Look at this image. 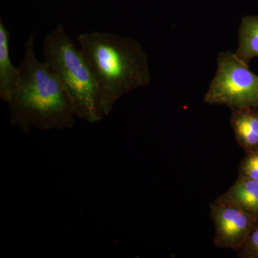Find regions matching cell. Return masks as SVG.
<instances>
[{
  "instance_id": "obj_1",
  "label": "cell",
  "mask_w": 258,
  "mask_h": 258,
  "mask_svg": "<svg viewBox=\"0 0 258 258\" xmlns=\"http://www.w3.org/2000/svg\"><path fill=\"white\" fill-rule=\"evenodd\" d=\"M20 77L8 105L10 124L25 134L32 128L70 130L76 116L74 107L52 71L37 60L35 35L25 42L24 58L19 66Z\"/></svg>"
},
{
  "instance_id": "obj_2",
  "label": "cell",
  "mask_w": 258,
  "mask_h": 258,
  "mask_svg": "<svg viewBox=\"0 0 258 258\" xmlns=\"http://www.w3.org/2000/svg\"><path fill=\"white\" fill-rule=\"evenodd\" d=\"M77 41L98 87L105 117L122 96L150 83L149 57L134 39L94 31L80 34Z\"/></svg>"
},
{
  "instance_id": "obj_3",
  "label": "cell",
  "mask_w": 258,
  "mask_h": 258,
  "mask_svg": "<svg viewBox=\"0 0 258 258\" xmlns=\"http://www.w3.org/2000/svg\"><path fill=\"white\" fill-rule=\"evenodd\" d=\"M42 55L74 107L76 117L96 123L104 115L98 87L81 49L67 35L62 24L45 37Z\"/></svg>"
},
{
  "instance_id": "obj_4",
  "label": "cell",
  "mask_w": 258,
  "mask_h": 258,
  "mask_svg": "<svg viewBox=\"0 0 258 258\" xmlns=\"http://www.w3.org/2000/svg\"><path fill=\"white\" fill-rule=\"evenodd\" d=\"M204 101L212 106H226L231 110L258 108V75L230 51L220 52L217 71Z\"/></svg>"
},
{
  "instance_id": "obj_5",
  "label": "cell",
  "mask_w": 258,
  "mask_h": 258,
  "mask_svg": "<svg viewBox=\"0 0 258 258\" xmlns=\"http://www.w3.org/2000/svg\"><path fill=\"white\" fill-rule=\"evenodd\" d=\"M210 212L215 225V245L239 252L257 225V219L235 207L215 202L210 204Z\"/></svg>"
},
{
  "instance_id": "obj_6",
  "label": "cell",
  "mask_w": 258,
  "mask_h": 258,
  "mask_svg": "<svg viewBox=\"0 0 258 258\" xmlns=\"http://www.w3.org/2000/svg\"><path fill=\"white\" fill-rule=\"evenodd\" d=\"M215 203L235 207L258 220V181L238 176L226 192Z\"/></svg>"
},
{
  "instance_id": "obj_7",
  "label": "cell",
  "mask_w": 258,
  "mask_h": 258,
  "mask_svg": "<svg viewBox=\"0 0 258 258\" xmlns=\"http://www.w3.org/2000/svg\"><path fill=\"white\" fill-rule=\"evenodd\" d=\"M230 125L244 154L258 149V108L232 109Z\"/></svg>"
},
{
  "instance_id": "obj_8",
  "label": "cell",
  "mask_w": 258,
  "mask_h": 258,
  "mask_svg": "<svg viewBox=\"0 0 258 258\" xmlns=\"http://www.w3.org/2000/svg\"><path fill=\"white\" fill-rule=\"evenodd\" d=\"M11 33L0 20V98L8 103L18 86L20 77V68L12 62L10 53Z\"/></svg>"
},
{
  "instance_id": "obj_9",
  "label": "cell",
  "mask_w": 258,
  "mask_h": 258,
  "mask_svg": "<svg viewBox=\"0 0 258 258\" xmlns=\"http://www.w3.org/2000/svg\"><path fill=\"white\" fill-rule=\"evenodd\" d=\"M235 55L249 64L258 57V16L249 15L241 20L238 29V46L234 52Z\"/></svg>"
},
{
  "instance_id": "obj_10",
  "label": "cell",
  "mask_w": 258,
  "mask_h": 258,
  "mask_svg": "<svg viewBox=\"0 0 258 258\" xmlns=\"http://www.w3.org/2000/svg\"><path fill=\"white\" fill-rule=\"evenodd\" d=\"M238 176L258 181V149L245 154L239 165Z\"/></svg>"
},
{
  "instance_id": "obj_11",
  "label": "cell",
  "mask_w": 258,
  "mask_h": 258,
  "mask_svg": "<svg viewBox=\"0 0 258 258\" xmlns=\"http://www.w3.org/2000/svg\"><path fill=\"white\" fill-rule=\"evenodd\" d=\"M240 258H258V222L243 247L239 251Z\"/></svg>"
}]
</instances>
